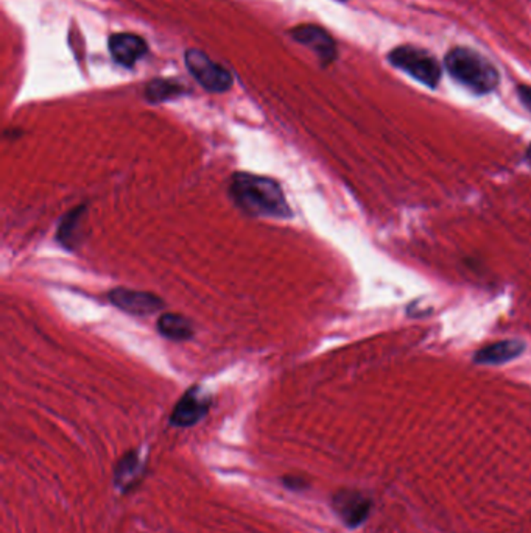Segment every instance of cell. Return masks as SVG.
Returning <instances> with one entry per match:
<instances>
[{
  "label": "cell",
  "instance_id": "1",
  "mask_svg": "<svg viewBox=\"0 0 531 533\" xmlns=\"http://www.w3.org/2000/svg\"><path fill=\"white\" fill-rule=\"evenodd\" d=\"M230 195L248 216L269 219L291 217L284 190L273 178L248 172L234 173L230 184Z\"/></svg>",
  "mask_w": 531,
  "mask_h": 533
},
{
  "label": "cell",
  "instance_id": "2",
  "mask_svg": "<svg viewBox=\"0 0 531 533\" xmlns=\"http://www.w3.org/2000/svg\"><path fill=\"white\" fill-rule=\"evenodd\" d=\"M449 76L477 96H486L500 85V74L491 59L473 47L456 46L444 55Z\"/></svg>",
  "mask_w": 531,
  "mask_h": 533
},
{
  "label": "cell",
  "instance_id": "3",
  "mask_svg": "<svg viewBox=\"0 0 531 533\" xmlns=\"http://www.w3.org/2000/svg\"><path fill=\"white\" fill-rule=\"evenodd\" d=\"M388 63L403 70L407 76L423 83L430 89H436L443 78V66L434 54L429 50L414 46V44H403L390 50L386 55Z\"/></svg>",
  "mask_w": 531,
  "mask_h": 533
},
{
  "label": "cell",
  "instance_id": "4",
  "mask_svg": "<svg viewBox=\"0 0 531 533\" xmlns=\"http://www.w3.org/2000/svg\"><path fill=\"white\" fill-rule=\"evenodd\" d=\"M186 66L193 78L209 92H225L231 89L232 76L230 70L223 66L217 65L215 61L201 52V50L190 49L186 52Z\"/></svg>",
  "mask_w": 531,
  "mask_h": 533
},
{
  "label": "cell",
  "instance_id": "5",
  "mask_svg": "<svg viewBox=\"0 0 531 533\" xmlns=\"http://www.w3.org/2000/svg\"><path fill=\"white\" fill-rule=\"evenodd\" d=\"M107 298L113 302V306L136 317H145V315L159 313L164 307V302L155 293L133 291L127 287L113 289L107 293Z\"/></svg>",
  "mask_w": 531,
  "mask_h": 533
},
{
  "label": "cell",
  "instance_id": "6",
  "mask_svg": "<svg viewBox=\"0 0 531 533\" xmlns=\"http://www.w3.org/2000/svg\"><path fill=\"white\" fill-rule=\"evenodd\" d=\"M333 512L349 528H359L370 517L371 499L355 490L338 491L332 497Z\"/></svg>",
  "mask_w": 531,
  "mask_h": 533
},
{
  "label": "cell",
  "instance_id": "7",
  "mask_svg": "<svg viewBox=\"0 0 531 533\" xmlns=\"http://www.w3.org/2000/svg\"><path fill=\"white\" fill-rule=\"evenodd\" d=\"M209 409L210 399L199 387L189 388L175 405L170 425L175 427H192L203 420Z\"/></svg>",
  "mask_w": 531,
  "mask_h": 533
},
{
  "label": "cell",
  "instance_id": "8",
  "mask_svg": "<svg viewBox=\"0 0 531 533\" xmlns=\"http://www.w3.org/2000/svg\"><path fill=\"white\" fill-rule=\"evenodd\" d=\"M290 33L295 41L313 50L322 65H332L337 59V43L324 28L313 24H306V26L293 28Z\"/></svg>",
  "mask_w": 531,
  "mask_h": 533
},
{
  "label": "cell",
  "instance_id": "9",
  "mask_svg": "<svg viewBox=\"0 0 531 533\" xmlns=\"http://www.w3.org/2000/svg\"><path fill=\"white\" fill-rule=\"evenodd\" d=\"M109 52L116 63L125 67H133L148 52L144 38L133 33H116L109 38Z\"/></svg>",
  "mask_w": 531,
  "mask_h": 533
},
{
  "label": "cell",
  "instance_id": "10",
  "mask_svg": "<svg viewBox=\"0 0 531 533\" xmlns=\"http://www.w3.org/2000/svg\"><path fill=\"white\" fill-rule=\"evenodd\" d=\"M144 476L145 465L138 451L125 454L114 466V485L122 495L136 490Z\"/></svg>",
  "mask_w": 531,
  "mask_h": 533
},
{
  "label": "cell",
  "instance_id": "11",
  "mask_svg": "<svg viewBox=\"0 0 531 533\" xmlns=\"http://www.w3.org/2000/svg\"><path fill=\"white\" fill-rule=\"evenodd\" d=\"M524 351L526 343L521 340H502L478 350L474 355V361L482 365H502L519 357Z\"/></svg>",
  "mask_w": 531,
  "mask_h": 533
},
{
  "label": "cell",
  "instance_id": "12",
  "mask_svg": "<svg viewBox=\"0 0 531 533\" xmlns=\"http://www.w3.org/2000/svg\"><path fill=\"white\" fill-rule=\"evenodd\" d=\"M158 331L162 337L173 342H186L193 337V326L181 313H164L158 320Z\"/></svg>",
  "mask_w": 531,
  "mask_h": 533
},
{
  "label": "cell",
  "instance_id": "13",
  "mask_svg": "<svg viewBox=\"0 0 531 533\" xmlns=\"http://www.w3.org/2000/svg\"><path fill=\"white\" fill-rule=\"evenodd\" d=\"M87 210L85 206H80L77 210H70L69 214H66L61 220V225L58 227V237L59 243L65 245L69 250L76 248L77 242H78V234L81 230V219H83V212Z\"/></svg>",
  "mask_w": 531,
  "mask_h": 533
},
{
  "label": "cell",
  "instance_id": "14",
  "mask_svg": "<svg viewBox=\"0 0 531 533\" xmlns=\"http://www.w3.org/2000/svg\"><path fill=\"white\" fill-rule=\"evenodd\" d=\"M179 94H184V87L179 83L170 80L151 81L145 91L147 100L151 103L166 102L170 98L178 97Z\"/></svg>",
  "mask_w": 531,
  "mask_h": 533
},
{
  "label": "cell",
  "instance_id": "15",
  "mask_svg": "<svg viewBox=\"0 0 531 533\" xmlns=\"http://www.w3.org/2000/svg\"><path fill=\"white\" fill-rule=\"evenodd\" d=\"M516 92H517V97H519L522 107L531 113V87L519 85V87H516Z\"/></svg>",
  "mask_w": 531,
  "mask_h": 533
},
{
  "label": "cell",
  "instance_id": "16",
  "mask_svg": "<svg viewBox=\"0 0 531 533\" xmlns=\"http://www.w3.org/2000/svg\"><path fill=\"white\" fill-rule=\"evenodd\" d=\"M526 162H528V164H530V166H531V144H530V146H528V149H526Z\"/></svg>",
  "mask_w": 531,
  "mask_h": 533
},
{
  "label": "cell",
  "instance_id": "17",
  "mask_svg": "<svg viewBox=\"0 0 531 533\" xmlns=\"http://www.w3.org/2000/svg\"><path fill=\"white\" fill-rule=\"evenodd\" d=\"M338 2H348V0H338Z\"/></svg>",
  "mask_w": 531,
  "mask_h": 533
}]
</instances>
